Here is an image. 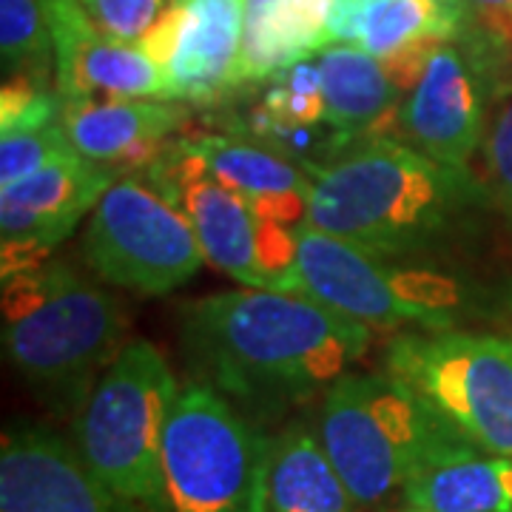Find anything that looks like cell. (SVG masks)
Returning a JSON list of instances; mask_svg holds the SVG:
<instances>
[{"label":"cell","mask_w":512,"mask_h":512,"mask_svg":"<svg viewBox=\"0 0 512 512\" xmlns=\"http://www.w3.org/2000/svg\"><path fill=\"white\" fill-rule=\"evenodd\" d=\"M200 382L251 404H293L328 390L365 356L370 328L305 293L239 288L180 313Z\"/></svg>","instance_id":"6da1fadb"},{"label":"cell","mask_w":512,"mask_h":512,"mask_svg":"<svg viewBox=\"0 0 512 512\" xmlns=\"http://www.w3.org/2000/svg\"><path fill=\"white\" fill-rule=\"evenodd\" d=\"M311 177V228L404 262L444 259L490 202L470 168L439 163L399 137L362 140Z\"/></svg>","instance_id":"7a4b0ae2"},{"label":"cell","mask_w":512,"mask_h":512,"mask_svg":"<svg viewBox=\"0 0 512 512\" xmlns=\"http://www.w3.org/2000/svg\"><path fill=\"white\" fill-rule=\"evenodd\" d=\"M3 350L57 416H77L103 370L126 348L120 302L49 259L40 268L3 279Z\"/></svg>","instance_id":"3957f363"},{"label":"cell","mask_w":512,"mask_h":512,"mask_svg":"<svg viewBox=\"0 0 512 512\" xmlns=\"http://www.w3.org/2000/svg\"><path fill=\"white\" fill-rule=\"evenodd\" d=\"M180 387L165 356L131 339L74 416V444L117 512H171L163 433Z\"/></svg>","instance_id":"277c9868"},{"label":"cell","mask_w":512,"mask_h":512,"mask_svg":"<svg viewBox=\"0 0 512 512\" xmlns=\"http://www.w3.org/2000/svg\"><path fill=\"white\" fill-rule=\"evenodd\" d=\"M316 436L359 507L404 490L427 458L461 439L393 373L339 376L325 390Z\"/></svg>","instance_id":"5b68a950"},{"label":"cell","mask_w":512,"mask_h":512,"mask_svg":"<svg viewBox=\"0 0 512 512\" xmlns=\"http://www.w3.org/2000/svg\"><path fill=\"white\" fill-rule=\"evenodd\" d=\"M274 441L205 382L180 387L163 433L171 512H268Z\"/></svg>","instance_id":"8992f818"},{"label":"cell","mask_w":512,"mask_h":512,"mask_svg":"<svg viewBox=\"0 0 512 512\" xmlns=\"http://www.w3.org/2000/svg\"><path fill=\"white\" fill-rule=\"evenodd\" d=\"M296 256L302 293L367 328L450 330L476 305L461 276L430 268V262L373 254L311 225L299 231Z\"/></svg>","instance_id":"52a82bcc"},{"label":"cell","mask_w":512,"mask_h":512,"mask_svg":"<svg viewBox=\"0 0 512 512\" xmlns=\"http://www.w3.org/2000/svg\"><path fill=\"white\" fill-rule=\"evenodd\" d=\"M384 362L461 439L512 456V336L458 328L402 333Z\"/></svg>","instance_id":"ba28073f"},{"label":"cell","mask_w":512,"mask_h":512,"mask_svg":"<svg viewBox=\"0 0 512 512\" xmlns=\"http://www.w3.org/2000/svg\"><path fill=\"white\" fill-rule=\"evenodd\" d=\"M83 259L97 279L140 296L183 288L205 254L183 214L143 177H117L89 214Z\"/></svg>","instance_id":"9c48e42d"},{"label":"cell","mask_w":512,"mask_h":512,"mask_svg":"<svg viewBox=\"0 0 512 512\" xmlns=\"http://www.w3.org/2000/svg\"><path fill=\"white\" fill-rule=\"evenodd\" d=\"M143 180L188 220L200 239L205 262L245 288L271 291V279L259 256V217L205 168L188 137L171 140L143 171Z\"/></svg>","instance_id":"30bf717a"},{"label":"cell","mask_w":512,"mask_h":512,"mask_svg":"<svg viewBox=\"0 0 512 512\" xmlns=\"http://www.w3.org/2000/svg\"><path fill=\"white\" fill-rule=\"evenodd\" d=\"M117 174L80 154L55 160L12 188H0L3 279L26 274L72 234L109 191Z\"/></svg>","instance_id":"8fae6325"},{"label":"cell","mask_w":512,"mask_h":512,"mask_svg":"<svg viewBox=\"0 0 512 512\" xmlns=\"http://www.w3.org/2000/svg\"><path fill=\"white\" fill-rule=\"evenodd\" d=\"M487 89L458 40L439 43L404 94L393 137L444 165L470 168L484 140Z\"/></svg>","instance_id":"7c38bea8"},{"label":"cell","mask_w":512,"mask_h":512,"mask_svg":"<svg viewBox=\"0 0 512 512\" xmlns=\"http://www.w3.org/2000/svg\"><path fill=\"white\" fill-rule=\"evenodd\" d=\"M55 46V86L66 100H168L163 66L137 43L106 35L80 0H40Z\"/></svg>","instance_id":"4fadbf2b"},{"label":"cell","mask_w":512,"mask_h":512,"mask_svg":"<svg viewBox=\"0 0 512 512\" xmlns=\"http://www.w3.org/2000/svg\"><path fill=\"white\" fill-rule=\"evenodd\" d=\"M0 512H117L69 444L43 424H9L0 439Z\"/></svg>","instance_id":"5bb4252c"},{"label":"cell","mask_w":512,"mask_h":512,"mask_svg":"<svg viewBox=\"0 0 512 512\" xmlns=\"http://www.w3.org/2000/svg\"><path fill=\"white\" fill-rule=\"evenodd\" d=\"M183 123L185 109L154 97L66 100L63 109V128L74 151L111 168L117 177L146 171Z\"/></svg>","instance_id":"9a60e30c"},{"label":"cell","mask_w":512,"mask_h":512,"mask_svg":"<svg viewBox=\"0 0 512 512\" xmlns=\"http://www.w3.org/2000/svg\"><path fill=\"white\" fill-rule=\"evenodd\" d=\"M180 20L165 60L168 100L217 103L239 86L245 0H177Z\"/></svg>","instance_id":"2e32d148"},{"label":"cell","mask_w":512,"mask_h":512,"mask_svg":"<svg viewBox=\"0 0 512 512\" xmlns=\"http://www.w3.org/2000/svg\"><path fill=\"white\" fill-rule=\"evenodd\" d=\"M205 168L254 208L256 217L291 228L308 225L313 177L274 148L239 134L188 137Z\"/></svg>","instance_id":"e0dca14e"},{"label":"cell","mask_w":512,"mask_h":512,"mask_svg":"<svg viewBox=\"0 0 512 512\" xmlns=\"http://www.w3.org/2000/svg\"><path fill=\"white\" fill-rule=\"evenodd\" d=\"M328 126L350 146L370 137H390L404 92L384 60L365 52L359 43H330L319 52Z\"/></svg>","instance_id":"ac0fdd59"},{"label":"cell","mask_w":512,"mask_h":512,"mask_svg":"<svg viewBox=\"0 0 512 512\" xmlns=\"http://www.w3.org/2000/svg\"><path fill=\"white\" fill-rule=\"evenodd\" d=\"M402 493L433 512H512V456L458 439L427 458Z\"/></svg>","instance_id":"d6986e66"},{"label":"cell","mask_w":512,"mask_h":512,"mask_svg":"<svg viewBox=\"0 0 512 512\" xmlns=\"http://www.w3.org/2000/svg\"><path fill=\"white\" fill-rule=\"evenodd\" d=\"M330 43V0H245L239 86L265 83Z\"/></svg>","instance_id":"ffe728a7"},{"label":"cell","mask_w":512,"mask_h":512,"mask_svg":"<svg viewBox=\"0 0 512 512\" xmlns=\"http://www.w3.org/2000/svg\"><path fill=\"white\" fill-rule=\"evenodd\" d=\"M353 498L316 433L293 427L274 441L268 512H350Z\"/></svg>","instance_id":"44dd1931"},{"label":"cell","mask_w":512,"mask_h":512,"mask_svg":"<svg viewBox=\"0 0 512 512\" xmlns=\"http://www.w3.org/2000/svg\"><path fill=\"white\" fill-rule=\"evenodd\" d=\"M461 26L464 0H376L367 9L359 46L376 57H393L458 40Z\"/></svg>","instance_id":"7402d4cb"},{"label":"cell","mask_w":512,"mask_h":512,"mask_svg":"<svg viewBox=\"0 0 512 512\" xmlns=\"http://www.w3.org/2000/svg\"><path fill=\"white\" fill-rule=\"evenodd\" d=\"M458 43L473 57L487 97L512 94V0H464Z\"/></svg>","instance_id":"603a6c76"},{"label":"cell","mask_w":512,"mask_h":512,"mask_svg":"<svg viewBox=\"0 0 512 512\" xmlns=\"http://www.w3.org/2000/svg\"><path fill=\"white\" fill-rule=\"evenodd\" d=\"M3 74H29L40 83L55 77V46L40 0H0Z\"/></svg>","instance_id":"cb8c5ba5"},{"label":"cell","mask_w":512,"mask_h":512,"mask_svg":"<svg viewBox=\"0 0 512 512\" xmlns=\"http://www.w3.org/2000/svg\"><path fill=\"white\" fill-rule=\"evenodd\" d=\"M259 94V106L271 111L285 123L299 126H322L328 123V106H325V86H322V69L319 60H299L288 69L268 77Z\"/></svg>","instance_id":"d4e9b609"},{"label":"cell","mask_w":512,"mask_h":512,"mask_svg":"<svg viewBox=\"0 0 512 512\" xmlns=\"http://www.w3.org/2000/svg\"><path fill=\"white\" fill-rule=\"evenodd\" d=\"M66 97L52 83L29 74H9L0 89V134L35 131L63 120Z\"/></svg>","instance_id":"484cf974"},{"label":"cell","mask_w":512,"mask_h":512,"mask_svg":"<svg viewBox=\"0 0 512 512\" xmlns=\"http://www.w3.org/2000/svg\"><path fill=\"white\" fill-rule=\"evenodd\" d=\"M72 154L77 151L66 137L63 120L55 126L35 128V131L0 134V188H12L40 168Z\"/></svg>","instance_id":"4316f807"},{"label":"cell","mask_w":512,"mask_h":512,"mask_svg":"<svg viewBox=\"0 0 512 512\" xmlns=\"http://www.w3.org/2000/svg\"><path fill=\"white\" fill-rule=\"evenodd\" d=\"M487 194L495 208L512 222V94L510 100L495 111L493 123L481 140Z\"/></svg>","instance_id":"83f0119b"},{"label":"cell","mask_w":512,"mask_h":512,"mask_svg":"<svg viewBox=\"0 0 512 512\" xmlns=\"http://www.w3.org/2000/svg\"><path fill=\"white\" fill-rule=\"evenodd\" d=\"M80 3L106 35L126 43H140V37L171 6V0H80Z\"/></svg>","instance_id":"f1b7e54d"},{"label":"cell","mask_w":512,"mask_h":512,"mask_svg":"<svg viewBox=\"0 0 512 512\" xmlns=\"http://www.w3.org/2000/svg\"><path fill=\"white\" fill-rule=\"evenodd\" d=\"M404 512H433V510H427V507H416V504H410V507H407V510Z\"/></svg>","instance_id":"f546056e"}]
</instances>
